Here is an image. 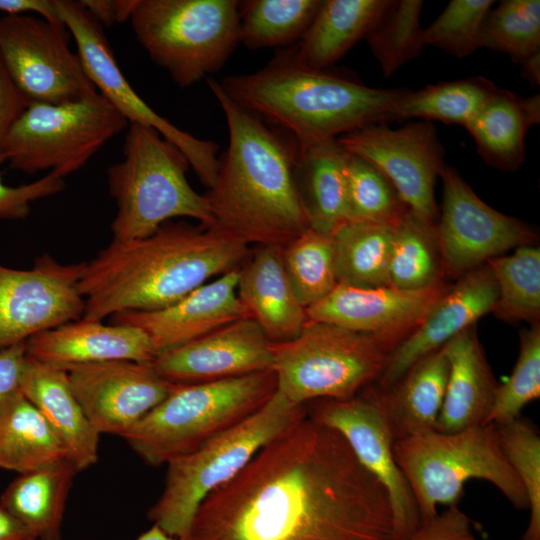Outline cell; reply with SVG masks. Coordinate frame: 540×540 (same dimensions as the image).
Instances as JSON below:
<instances>
[{"instance_id":"d4e9b609","label":"cell","mask_w":540,"mask_h":540,"mask_svg":"<svg viewBox=\"0 0 540 540\" xmlns=\"http://www.w3.org/2000/svg\"><path fill=\"white\" fill-rule=\"evenodd\" d=\"M20 392L60 438L79 472L97 462L100 434L75 397L65 368L27 355Z\"/></svg>"},{"instance_id":"9a60e30c","label":"cell","mask_w":540,"mask_h":540,"mask_svg":"<svg viewBox=\"0 0 540 540\" xmlns=\"http://www.w3.org/2000/svg\"><path fill=\"white\" fill-rule=\"evenodd\" d=\"M443 202L436 223L443 272L459 278L507 251L536 245L526 223L481 200L458 171L447 165L441 175Z\"/></svg>"},{"instance_id":"b9f144b4","label":"cell","mask_w":540,"mask_h":540,"mask_svg":"<svg viewBox=\"0 0 540 540\" xmlns=\"http://www.w3.org/2000/svg\"><path fill=\"white\" fill-rule=\"evenodd\" d=\"M501 450L521 481L528 499L529 521L521 540H540V437L520 417L495 424Z\"/></svg>"},{"instance_id":"d6a6232c","label":"cell","mask_w":540,"mask_h":540,"mask_svg":"<svg viewBox=\"0 0 540 540\" xmlns=\"http://www.w3.org/2000/svg\"><path fill=\"white\" fill-rule=\"evenodd\" d=\"M394 227L346 222L332 234L338 284L356 288L389 286Z\"/></svg>"},{"instance_id":"7bdbcfd3","label":"cell","mask_w":540,"mask_h":540,"mask_svg":"<svg viewBox=\"0 0 540 540\" xmlns=\"http://www.w3.org/2000/svg\"><path fill=\"white\" fill-rule=\"evenodd\" d=\"M519 354L512 374L499 384L487 423L500 424L520 417L522 409L540 397V325L519 334Z\"/></svg>"},{"instance_id":"ac0fdd59","label":"cell","mask_w":540,"mask_h":540,"mask_svg":"<svg viewBox=\"0 0 540 540\" xmlns=\"http://www.w3.org/2000/svg\"><path fill=\"white\" fill-rule=\"evenodd\" d=\"M65 369L75 397L100 435L122 437L161 403L173 386L151 363L114 360Z\"/></svg>"},{"instance_id":"1f68e13d","label":"cell","mask_w":540,"mask_h":540,"mask_svg":"<svg viewBox=\"0 0 540 540\" xmlns=\"http://www.w3.org/2000/svg\"><path fill=\"white\" fill-rule=\"evenodd\" d=\"M68 459V452L38 409L21 393L0 410V469L19 474Z\"/></svg>"},{"instance_id":"f35d334b","label":"cell","mask_w":540,"mask_h":540,"mask_svg":"<svg viewBox=\"0 0 540 540\" xmlns=\"http://www.w3.org/2000/svg\"><path fill=\"white\" fill-rule=\"evenodd\" d=\"M423 5L421 0H392L366 36L384 77L415 59L425 47L420 25Z\"/></svg>"},{"instance_id":"ee69618b","label":"cell","mask_w":540,"mask_h":540,"mask_svg":"<svg viewBox=\"0 0 540 540\" xmlns=\"http://www.w3.org/2000/svg\"><path fill=\"white\" fill-rule=\"evenodd\" d=\"M492 0H452L440 15L423 29L424 46L465 58L480 47L483 20L492 8Z\"/></svg>"},{"instance_id":"83f0119b","label":"cell","mask_w":540,"mask_h":540,"mask_svg":"<svg viewBox=\"0 0 540 540\" xmlns=\"http://www.w3.org/2000/svg\"><path fill=\"white\" fill-rule=\"evenodd\" d=\"M347 157L337 138L298 145L296 184L309 227L318 232L332 235L347 222Z\"/></svg>"},{"instance_id":"bcb514c9","label":"cell","mask_w":540,"mask_h":540,"mask_svg":"<svg viewBox=\"0 0 540 540\" xmlns=\"http://www.w3.org/2000/svg\"><path fill=\"white\" fill-rule=\"evenodd\" d=\"M409 540H476L470 518L458 506L420 523Z\"/></svg>"},{"instance_id":"f546056e","label":"cell","mask_w":540,"mask_h":540,"mask_svg":"<svg viewBox=\"0 0 540 540\" xmlns=\"http://www.w3.org/2000/svg\"><path fill=\"white\" fill-rule=\"evenodd\" d=\"M539 122V94L523 98L498 87L465 128L487 165L503 172H514L525 159L526 134Z\"/></svg>"},{"instance_id":"c3c4849f","label":"cell","mask_w":540,"mask_h":540,"mask_svg":"<svg viewBox=\"0 0 540 540\" xmlns=\"http://www.w3.org/2000/svg\"><path fill=\"white\" fill-rule=\"evenodd\" d=\"M30 103L14 82L0 54V141Z\"/></svg>"},{"instance_id":"ab89813d","label":"cell","mask_w":540,"mask_h":540,"mask_svg":"<svg viewBox=\"0 0 540 540\" xmlns=\"http://www.w3.org/2000/svg\"><path fill=\"white\" fill-rule=\"evenodd\" d=\"M480 47L510 56L520 63L540 51V1L504 0L486 14Z\"/></svg>"},{"instance_id":"7c38bea8","label":"cell","mask_w":540,"mask_h":540,"mask_svg":"<svg viewBox=\"0 0 540 540\" xmlns=\"http://www.w3.org/2000/svg\"><path fill=\"white\" fill-rule=\"evenodd\" d=\"M60 20L74 38L85 68L100 91L130 123L156 130L187 158L200 182L210 189L216 182L219 146L183 131L157 114L132 88L115 59L102 26L80 1L54 0Z\"/></svg>"},{"instance_id":"d590c367","label":"cell","mask_w":540,"mask_h":540,"mask_svg":"<svg viewBox=\"0 0 540 540\" xmlns=\"http://www.w3.org/2000/svg\"><path fill=\"white\" fill-rule=\"evenodd\" d=\"M443 274L436 225L423 222L408 210L394 227L389 286L422 290L442 283Z\"/></svg>"},{"instance_id":"9c48e42d","label":"cell","mask_w":540,"mask_h":540,"mask_svg":"<svg viewBox=\"0 0 540 540\" xmlns=\"http://www.w3.org/2000/svg\"><path fill=\"white\" fill-rule=\"evenodd\" d=\"M238 3L137 0L129 21L151 60L188 88L219 71L240 44Z\"/></svg>"},{"instance_id":"4316f807","label":"cell","mask_w":540,"mask_h":540,"mask_svg":"<svg viewBox=\"0 0 540 540\" xmlns=\"http://www.w3.org/2000/svg\"><path fill=\"white\" fill-rule=\"evenodd\" d=\"M448 375L449 361L441 347L417 361L388 389L374 384L394 441L435 430Z\"/></svg>"},{"instance_id":"e575fe53","label":"cell","mask_w":540,"mask_h":540,"mask_svg":"<svg viewBox=\"0 0 540 540\" xmlns=\"http://www.w3.org/2000/svg\"><path fill=\"white\" fill-rule=\"evenodd\" d=\"M322 0L239 1V41L245 47L286 48L297 44Z\"/></svg>"},{"instance_id":"11a10c76","label":"cell","mask_w":540,"mask_h":540,"mask_svg":"<svg viewBox=\"0 0 540 540\" xmlns=\"http://www.w3.org/2000/svg\"><path fill=\"white\" fill-rule=\"evenodd\" d=\"M27 540H37V539H34V538H29V539H27Z\"/></svg>"},{"instance_id":"f1b7e54d","label":"cell","mask_w":540,"mask_h":540,"mask_svg":"<svg viewBox=\"0 0 540 540\" xmlns=\"http://www.w3.org/2000/svg\"><path fill=\"white\" fill-rule=\"evenodd\" d=\"M392 0H322L301 40L289 48L294 58L313 69H329L370 30Z\"/></svg>"},{"instance_id":"5bb4252c","label":"cell","mask_w":540,"mask_h":540,"mask_svg":"<svg viewBox=\"0 0 540 540\" xmlns=\"http://www.w3.org/2000/svg\"><path fill=\"white\" fill-rule=\"evenodd\" d=\"M350 153L378 169L393 185L409 211L436 225L439 211L435 183L446 163L436 127L417 121L399 128L372 123L337 138Z\"/></svg>"},{"instance_id":"3957f363","label":"cell","mask_w":540,"mask_h":540,"mask_svg":"<svg viewBox=\"0 0 540 540\" xmlns=\"http://www.w3.org/2000/svg\"><path fill=\"white\" fill-rule=\"evenodd\" d=\"M207 82L229 132L216 182L204 194L213 227L248 246L283 248L309 228L295 179L297 142L236 105L218 81Z\"/></svg>"},{"instance_id":"60d3db41","label":"cell","mask_w":540,"mask_h":540,"mask_svg":"<svg viewBox=\"0 0 540 540\" xmlns=\"http://www.w3.org/2000/svg\"><path fill=\"white\" fill-rule=\"evenodd\" d=\"M346 176L347 222L394 225L409 210L378 169L349 151Z\"/></svg>"},{"instance_id":"ffe728a7","label":"cell","mask_w":540,"mask_h":540,"mask_svg":"<svg viewBox=\"0 0 540 540\" xmlns=\"http://www.w3.org/2000/svg\"><path fill=\"white\" fill-rule=\"evenodd\" d=\"M272 362V343L252 318H242L157 353L150 363L169 383L194 384L265 371Z\"/></svg>"},{"instance_id":"f5cc1de1","label":"cell","mask_w":540,"mask_h":540,"mask_svg":"<svg viewBox=\"0 0 540 540\" xmlns=\"http://www.w3.org/2000/svg\"><path fill=\"white\" fill-rule=\"evenodd\" d=\"M522 76L532 85L540 84V51L519 63Z\"/></svg>"},{"instance_id":"f6af8a7d","label":"cell","mask_w":540,"mask_h":540,"mask_svg":"<svg viewBox=\"0 0 540 540\" xmlns=\"http://www.w3.org/2000/svg\"><path fill=\"white\" fill-rule=\"evenodd\" d=\"M7 161L0 152V164ZM65 187L64 178L54 172L29 184L18 187L3 183L0 173V220H23L30 212V204L59 193Z\"/></svg>"},{"instance_id":"d6986e66","label":"cell","mask_w":540,"mask_h":540,"mask_svg":"<svg viewBox=\"0 0 540 540\" xmlns=\"http://www.w3.org/2000/svg\"><path fill=\"white\" fill-rule=\"evenodd\" d=\"M448 288L443 282L422 290L338 284L324 299L306 308V313L309 321L371 335L390 353L418 327Z\"/></svg>"},{"instance_id":"ba28073f","label":"cell","mask_w":540,"mask_h":540,"mask_svg":"<svg viewBox=\"0 0 540 540\" xmlns=\"http://www.w3.org/2000/svg\"><path fill=\"white\" fill-rule=\"evenodd\" d=\"M306 414L278 389L247 419L197 450L167 463L165 485L148 518L169 535L186 540L202 501L235 477L267 443Z\"/></svg>"},{"instance_id":"681fc988","label":"cell","mask_w":540,"mask_h":540,"mask_svg":"<svg viewBox=\"0 0 540 540\" xmlns=\"http://www.w3.org/2000/svg\"><path fill=\"white\" fill-rule=\"evenodd\" d=\"M80 3L101 26L110 27L130 20L137 0H80Z\"/></svg>"},{"instance_id":"7a4b0ae2","label":"cell","mask_w":540,"mask_h":540,"mask_svg":"<svg viewBox=\"0 0 540 540\" xmlns=\"http://www.w3.org/2000/svg\"><path fill=\"white\" fill-rule=\"evenodd\" d=\"M249 246L216 227L167 221L153 234L113 242L85 263L78 289L83 319L102 321L124 311H153L241 267Z\"/></svg>"},{"instance_id":"4dcf8cb0","label":"cell","mask_w":540,"mask_h":540,"mask_svg":"<svg viewBox=\"0 0 540 540\" xmlns=\"http://www.w3.org/2000/svg\"><path fill=\"white\" fill-rule=\"evenodd\" d=\"M66 459L53 466L20 474L3 491L0 504L37 540H60L63 516L78 473Z\"/></svg>"},{"instance_id":"cb8c5ba5","label":"cell","mask_w":540,"mask_h":540,"mask_svg":"<svg viewBox=\"0 0 540 540\" xmlns=\"http://www.w3.org/2000/svg\"><path fill=\"white\" fill-rule=\"evenodd\" d=\"M237 294L271 343L296 338L308 322L285 273L281 247L257 246L239 268Z\"/></svg>"},{"instance_id":"8992f818","label":"cell","mask_w":540,"mask_h":540,"mask_svg":"<svg viewBox=\"0 0 540 540\" xmlns=\"http://www.w3.org/2000/svg\"><path fill=\"white\" fill-rule=\"evenodd\" d=\"M277 390L274 371L173 384L167 397L122 438L148 465L189 454L258 411Z\"/></svg>"},{"instance_id":"7dc6e473","label":"cell","mask_w":540,"mask_h":540,"mask_svg":"<svg viewBox=\"0 0 540 540\" xmlns=\"http://www.w3.org/2000/svg\"><path fill=\"white\" fill-rule=\"evenodd\" d=\"M26 358V342L0 350V410L20 392Z\"/></svg>"},{"instance_id":"4fadbf2b","label":"cell","mask_w":540,"mask_h":540,"mask_svg":"<svg viewBox=\"0 0 540 540\" xmlns=\"http://www.w3.org/2000/svg\"><path fill=\"white\" fill-rule=\"evenodd\" d=\"M64 23L30 15L0 17V54L32 103L63 104L98 92Z\"/></svg>"},{"instance_id":"836d02e7","label":"cell","mask_w":540,"mask_h":540,"mask_svg":"<svg viewBox=\"0 0 540 540\" xmlns=\"http://www.w3.org/2000/svg\"><path fill=\"white\" fill-rule=\"evenodd\" d=\"M497 88L491 80L475 76L406 90L393 109L392 120L416 118L466 127Z\"/></svg>"},{"instance_id":"484cf974","label":"cell","mask_w":540,"mask_h":540,"mask_svg":"<svg viewBox=\"0 0 540 540\" xmlns=\"http://www.w3.org/2000/svg\"><path fill=\"white\" fill-rule=\"evenodd\" d=\"M449 375L435 430L454 433L487 424L499 383L479 341L475 325L444 346Z\"/></svg>"},{"instance_id":"52a82bcc","label":"cell","mask_w":540,"mask_h":540,"mask_svg":"<svg viewBox=\"0 0 540 540\" xmlns=\"http://www.w3.org/2000/svg\"><path fill=\"white\" fill-rule=\"evenodd\" d=\"M393 455L413 493L421 522L438 513L437 505L458 506L464 485L471 479L490 482L515 508L528 509L523 485L501 450L493 423L396 440Z\"/></svg>"},{"instance_id":"7402d4cb","label":"cell","mask_w":540,"mask_h":540,"mask_svg":"<svg viewBox=\"0 0 540 540\" xmlns=\"http://www.w3.org/2000/svg\"><path fill=\"white\" fill-rule=\"evenodd\" d=\"M239 268L201 285L170 306L119 312L111 316V323L141 328L157 354L233 321L250 318L237 294Z\"/></svg>"},{"instance_id":"e0dca14e","label":"cell","mask_w":540,"mask_h":540,"mask_svg":"<svg viewBox=\"0 0 540 540\" xmlns=\"http://www.w3.org/2000/svg\"><path fill=\"white\" fill-rule=\"evenodd\" d=\"M85 263L63 264L43 253L30 269L0 264V350L83 317L78 283Z\"/></svg>"},{"instance_id":"f907efd6","label":"cell","mask_w":540,"mask_h":540,"mask_svg":"<svg viewBox=\"0 0 540 540\" xmlns=\"http://www.w3.org/2000/svg\"><path fill=\"white\" fill-rule=\"evenodd\" d=\"M0 11L17 16L35 13L51 23H63L57 13L54 0H0Z\"/></svg>"},{"instance_id":"5b68a950","label":"cell","mask_w":540,"mask_h":540,"mask_svg":"<svg viewBox=\"0 0 540 540\" xmlns=\"http://www.w3.org/2000/svg\"><path fill=\"white\" fill-rule=\"evenodd\" d=\"M189 167L185 155L156 130L130 123L123 159L107 170L108 191L117 208L110 226L112 241L147 237L175 218L213 226L206 197L188 182Z\"/></svg>"},{"instance_id":"2e32d148","label":"cell","mask_w":540,"mask_h":540,"mask_svg":"<svg viewBox=\"0 0 540 540\" xmlns=\"http://www.w3.org/2000/svg\"><path fill=\"white\" fill-rule=\"evenodd\" d=\"M307 415L339 432L359 462L388 492L395 540H409L421 521L410 486L393 455L394 439L383 415L374 384L356 396L319 399L305 405Z\"/></svg>"},{"instance_id":"74e56055","label":"cell","mask_w":540,"mask_h":540,"mask_svg":"<svg viewBox=\"0 0 540 540\" xmlns=\"http://www.w3.org/2000/svg\"><path fill=\"white\" fill-rule=\"evenodd\" d=\"M282 262L290 286L305 308L338 285L332 235L309 227L282 248Z\"/></svg>"},{"instance_id":"6da1fadb","label":"cell","mask_w":540,"mask_h":540,"mask_svg":"<svg viewBox=\"0 0 540 540\" xmlns=\"http://www.w3.org/2000/svg\"><path fill=\"white\" fill-rule=\"evenodd\" d=\"M186 540H395L389 495L307 413L200 504Z\"/></svg>"},{"instance_id":"30bf717a","label":"cell","mask_w":540,"mask_h":540,"mask_svg":"<svg viewBox=\"0 0 540 540\" xmlns=\"http://www.w3.org/2000/svg\"><path fill=\"white\" fill-rule=\"evenodd\" d=\"M389 351L371 335L309 321L287 342L272 343L277 389L296 405L343 400L377 382Z\"/></svg>"},{"instance_id":"277c9868","label":"cell","mask_w":540,"mask_h":540,"mask_svg":"<svg viewBox=\"0 0 540 540\" xmlns=\"http://www.w3.org/2000/svg\"><path fill=\"white\" fill-rule=\"evenodd\" d=\"M220 83L239 107L289 132L298 145L336 139L362 126L392 121L406 89L374 88L329 69L299 63L288 48L263 68Z\"/></svg>"},{"instance_id":"816d5d0a","label":"cell","mask_w":540,"mask_h":540,"mask_svg":"<svg viewBox=\"0 0 540 540\" xmlns=\"http://www.w3.org/2000/svg\"><path fill=\"white\" fill-rule=\"evenodd\" d=\"M33 538L25 526L0 504V540Z\"/></svg>"},{"instance_id":"8d00e7d4","label":"cell","mask_w":540,"mask_h":540,"mask_svg":"<svg viewBox=\"0 0 540 540\" xmlns=\"http://www.w3.org/2000/svg\"><path fill=\"white\" fill-rule=\"evenodd\" d=\"M486 264L498 287V297L492 309L494 316L506 322L539 323V246L517 247L513 254L492 258Z\"/></svg>"},{"instance_id":"db71d44e","label":"cell","mask_w":540,"mask_h":540,"mask_svg":"<svg viewBox=\"0 0 540 540\" xmlns=\"http://www.w3.org/2000/svg\"><path fill=\"white\" fill-rule=\"evenodd\" d=\"M136 540H184L175 538L154 524L149 530L142 533Z\"/></svg>"},{"instance_id":"603a6c76","label":"cell","mask_w":540,"mask_h":540,"mask_svg":"<svg viewBox=\"0 0 540 540\" xmlns=\"http://www.w3.org/2000/svg\"><path fill=\"white\" fill-rule=\"evenodd\" d=\"M26 352L63 368L114 360L150 363L156 355L141 328L83 318L33 335L26 341Z\"/></svg>"},{"instance_id":"8fae6325","label":"cell","mask_w":540,"mask_h":540,"mask_svg":"<svg viewBox=\"0 0 540 540\" xmlns=\"http://www.w3.org/2000/svg\"><path fill=\"white\" fill-rule=\"evenodd\" d=\"M128 126L100 92L63 104L32 102L1 139L0 152L12 169L64 178Z\"/></svg>"},{"instance_id":"44dd1931","label":"cell","mask_w":540,"mask_h":540,"mask_svg":"<svg viewBox=\"0 0 540 540\" xmlns=\"http://www.w3.org/2000/svg\"><path fill=\"white\" fill-rule=\"evenodd\" d=\"M497 297V283L486 263L459 277L418 327L388 354L384 370L374 384L381 390L391 387L417 361L492 312Z\"/></svg>"}]
</instances>
